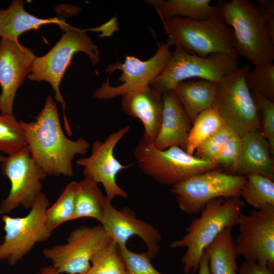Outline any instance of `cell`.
I'll return each instance as SVG.
<instances>
[{
  "label": "cell",
  "mask_w": 274,
  "mask_h": 274,
  "mask_svg": "<svg viewBox=\"0 0 274 274\" xmlns=\"http://www.w3.org/2000/svg\"><path fill=\"white\" fill-rule=\"evenodd\" d=\"M19 121L31 155L45 174L72 177L75 156L86 154L90 144L83 138L72 140L65 136L52 97H47L35 120Z\"/></svg>",
  "instance_id": "1"
},
{
  "label": "cell",
  "mask_w": 274,
  "mask_h": 274,
  "mask_svg": "<svg viewBox=\"0 0 274 274\" xmlns=\"http://www.w3.org/2000/svg\"><path fill=\"white\" fill-rule=\"evenodd\" d=\"M245 203L240 196L219 197L210 201L186 229L181 238L173 241L171 248L186 249L181 262L183 272L194 273L206 249L225 229L238 224Z\"/></svg>",
  "instance_id": "2"
},
{
  "label": "cell",
  "mask_w": 274,
  "mask_h": 274,
  "mask_svg": "<svg viewBox=\"0 0 274 274\" xmlns=\"http://www.w3.org/2000/svg\"><path fill=\"white\" fill-rule=\"evenodd\" d=\"M218 13L232 27L237 55L255 66L263 65L274 59V39L256 3L249 0L219 1Z\"/></svg>",
  "instance_id": "3"
},
{
  "label": "cell",
  "mask_w": 274,
  "mask_h": 274,
  "mask_svg": "<svg viewBox=\"0 0 274 274\" xmlns=\"http://www.w3.org/2000/svg\"><path fill=\"white\" fill-rule=\"evenodd\" d=\"M162 22L166 41L172 45L201 57L222 53L238 59L232 31L219 13L205 20L174 17Z\"/></svg>",
  "instance_id": "4"
},
{
  "label": "cell",
  "mask_w": 274,
  "mask_h": 274,
  "mask_svg": "<svg viewBox=\"0 0 274 274\" xmlns=\"http://www.w3.org/2000/svg\"><path fill=\"white\" fill-rule=\"evenodd\" d=\"M59 27L63 32L61 38L47 54L36 57L27 78L31 81L49 83L54 92V98L64 110L65 104L59 87L74 55L78 52L85 53L93 65L99 62L100 57L97 46L86 33L91 29L75 27L65 21Z\"/></svg>",
  "instance_id": "5"
},
{
  "label": "cell",
  "mask_w": 274,
  "mask_h": 274,
  "mask_svg": "<svg viewBox=\"0 0 274 274\" xmlns=\"http://www.w3.org/2000/svg\"><path fill=\"white\" fill-rule=\"evenodd\" d=\"M133 154L143 173L162 184L172 186L193 176L220 168L215 162L200 159L178 146L158 149L143 136Z\"/></svg>",
  "instance_id": "6"
},
{
  "label": "cell",
  "mask_w": 274,
  "mask_h": 274,
  "mask_svg": "<svg viewBox=\"0 0 274 274\" xmlns=\"http://www.w3.org/2000/svg\"><path fill=\"white\" fill-rule=\"evenodd\" d=\"M238 67L237 59L225 54L215 53L201 57L175 46L165 68L150 85L163 93L173 90L179 83L191 79H203L218 83Z\"/></svg>",
  "instance_id": "7"
},
{
  "label": "cell",
  "mask_w": 274,
  "mask_h": 274,
  "mask_svg": "<svg viewBox=\"0 0 274 274\" xmlns=\"http://www.w3.org/2000/svg\"><path fill=\"white\" fill-rule=\"evenodd\" d=\"M50 205L48 198L42 192L25 216L2 215L5 235L0 244V260H6L9 264L14 265L37 244L49 239L53 232L46 219V212Z\"/></svg>",
  "instance_id": "8"
},
{
  "label": "cell",
  "mask_w": 274,
  "mask_h": 274,
  "mask_svg": "<svg viewBox=\"0 0 274 274\" xmlns=\"http://www.w3.org/2000/svg\"><path fill=\"white\" fill-rule=\"evenodd\" d=\"M249 64L239 66L217 83L216 107L225 124L243 136L260 130V121L251 92L246 83Z\"/></svg>",
  "instance_id": "9"
},
{
  "label": "cell",
  "mask_w": 274,
  "mask_h": 274,
  "mask_svg": "<svg viewBox=\"0 0 274 274\" xmlns=\"http://www.w3.org/2000/svg\"><path fill=\"white\" fill-rule=\"evenodd\" d=\"M246 176L216 168L190 177L172 186L170 191L180 209L192 215L200 212L212 199L240 196Z\"/></svg>",
  "instance_id": "10"
},
{
  "label": "cell",
  "mask_w": 274,
  "mask_h": 274,
  "mask_svg": "<svg viewBox=\"0 0 274 274\" xmlns=\"http://www.w3.org/2000/svg\"><path fill=\"white\" fill-rule=\"evenodd\" d=\"M112 240L101 224L81 226L70 232L65 243L45 248L43 254L59 273L85 274L93 256Z\"/></svg>",
  "instance_id": "11"
},
{
  "label": "cell",
  "mask_w": 274,
  "mask_h": 274,
  "mask_svg": "<svg viewBox=\"0 0 274 274\" xmlns=\"http://www.w3.org/2000/svg\"><path fill=\"white\" fill-rule=\"evenodd\" d=\"M1 173L11 183L7 196L0 203V214L8 215L20 206L31 208L42 192L41 181L46 175L32 158L27 145L5 156Z\"/></svg>",
  "instance_id": "12"
},
{
  "label": "cell",
  "mask_w": 274,
  "mask_h": 274,
  "mask_svg": "<svg viewBox=\"0 0 274 274\" xmlns=\"http://www.w3.org/2000/svg\"><path fill=\"white\" fill-rule=\"evenodd\" d=\"M172 45L166 41L158 42L155 53L149 59L142 60L134 56L126 55L123 62L119 61L110 64L105 70L109 75L119 70L122 72L117 86L111 85L109 76L101 86L94 91L93 97L99 99H110L150 85L165 68L173 52Z\"/></svg>",
  "instance_id": "13"
},
{
  "label": "cell",
  "mask_w": 274,
  "mask_h": 274,
  "mask_svg": "<svg viewBox=\"0 0 274 274\" xmlns=\"http://www.w3.org/2000/svg\"><path fill=\"white\" fill-rule=\"evenodd\" d=\"M237 226V257L274 269V207L242 213Z\"/></svg>",
  "instance_id": "14"
},
{
  "label": "cell",
  "mask_w": 274,
  "mask_h": 274,
  "mask_svg": "<svg viewBox=\"0 0 274 274\" xmlns=\"http://www.w3.org/2000/svg\"><path fill=\"white\" fill-rule=\"evenodd\" d=\"M127 125L110 134L105 141H95L91 153L87 157L78 159L76 163L83 167V175L103 186L107 200L112 203L116 196L126 197L127 193L117 183L116 177L131 165H123L114 156V151L122 138L130 129Z\"/></svg>",
  "instance_id": "15"
},
{
  "label": "cell",
  "mask_w": 274,
  "mask_h": 274,
  "mask_svg": "<svg viewBox=\"0 0 274 274\" xmlns=\"http://www.w3.org/2000/svg\"><path fill=\"white\" fill-rule=\"evenodd\" d=\"M37 56L18 41L0 39V112L13 115V106L18 89L31 72Z\"/></svg>",
  "instance_id": "16"
},
{
  "label": "cell",
  "mask_w": 274,
  "mask_h": 274,
  "mask_svg": "<svg viewBox=\"0 0 274 274\" xmlns=\"http://www.w3.org/2000/svg\"><path fill=\"white\" fill-rule=\"evenodd\" d=\"M100 224L119 248L126 247L127 241L131 236H138L146 244L147 251L151 258L157 256L159 252L161 233L151 224L138 219L128 208L117 210L111 202L107 201Z\"/></svg>",
  "instance_id": "17"
},
{
  "label": "cell",
  "mask_w": 274,
  "mask_h": 274,
  "mask_svg": "<svg viewBox=\"0 0 274 274\" xmlns=\"http://www.w3.org/2000/svg\"><path fill=\"white\" fill-rule=\"evenodd\" d=\"M121 108L125 113L141 121L144 128L143 136L153 144L161 125L162 93L150 85L129 92L122 96Z\"/></svg>",
  "instance_id": "18"
},
{
  "label": "cell",
  "mask_w": 274,
  "mask_h": 274,
  "mask_svg": "<svg viewBox=\"0 0 274 274\" xmlns=\"http://www.w3.org/2000/svg\"><path fill=\"white\" fill-rule=\"evenodd\" d=\"M162 101L161 125L153 145L159 150L178 146L186 151L193 123L174 90L163 93Z\"/></svg>",
  "instance_id": "19"
},
{
  "label": "cell",
  "mask_w": 274,
  "mask_h": 274,
  "mask_svg": "<svg viewBox=\"0 0 274 274\" xmlns=\"http://www.w3.org/2000/svg\"><path fill=\"white\" fill-rule=\"evenodd\" d=\"M241 153L229 174H257L274 181V164L269 144L260 130L248 132L242 137Z\"/></svg>",
  "instance_id": "20"
},
{
  "label": "cell",
  "mask_w": 274,
  "mask_h": 274,
  "mask_svg": "<svg viewBox=\"0 0 274 274\" xmlns=\"http://www.w3.org/2000/svg\"><path fill=\"white\" fill-rule=\"evenodd\" d=\"M193 122L202 111L216 105L217 83L203 79L179 83L173 90Z\"/></svg>",
  "instance_id": "21"
},
{
  "label": "cell",
  "mask_w": 274,
  "mask_h": 274,
  "mask_svg": "<svg viewBox=\"0 0 274 274\" xmlns=\"http://www.w3.org/2000/svg\"><path fill=\"white\" fill-rule=\"evenodd\" d=\"M21 0L13 1L6 9H0V38L18 41L23 33L39 28L43 25L56 24L60 26L64 21L57 17L47 19L37 17L28 13Z\"/></svg>",
  "instance_id": "22"
},
{
  "label": "cell",
  "mask_w": 274,
  "mask_h": 274,
  "mask_svg": "<svg viewBox=\"0 0 274 274\" xmlns=\"http://www.w3.org/2000/svg\"><path fill=\"white\" fill-rule=\"evenodd\" d=\"M154 8L161 21L180 17L192 20L209 19L218 13L217 6L210 0H146Z\"/></svg>",
  "instance_id": "23"
},
{
  "label": "cell",
  "mask_w": 274,
  "mask_h": 274,
  "mask_svg": "<svg viewBox=\"0 0 274 274\" xmlns=\"http://www.w3.org/2000/svg\"><path fill=\"white\" fill-rule=\"evenodd\" d=\"M232 227L223 230L206 249L211 274H237Z\"/></svg>",
  "instance_id": "24"
},
{
  "label": "cell",
  "mask_w": 274,
  "mask_h": 274,
  "mask_svg": "<svg viewBox=\"0 0 274 274\" xmlns=\"http://www.w3.org/2000/svg\"><path fill=\"white\" fill-rule=\"evenodd\" d=\"M98 184L87 176L76 182L75 210L73 220L89 217L101 223L107 200Z\"/></svg>",
  "instance_id": "25"
},
{
  "label": "cell",
  "mask_w": 274,
  "mask_h": 274,
  "mask_svg": "<svg viewBox=\"0 0 274 274\" xmlns=\"http://www.w3.org/2000/svg\"><path fill=\"white\" fill-rule=\"evenodd\" d=\"M246 182L240 192V197L255 210L274 207V182L257 174L245 176Z\"/></svg>",
  "instance_id": "26"
},
{
  "label": "cell",
  "mask_w": 274,
  "mask_h": 274,
  "mask_svg": "<svg viewBox=\"0 0 274 274\" xmlns=\"http://www.w3.org/2000/svg\"><path fill=\"white\" fill-rule=\"evenodd\" d=\"M226 125L215 107L201 112L193 122L186 152L193 155L196 148L206 140Z\"/></svg>",
  "instance_id": "27"
},
{
  "label": "cell",
  "mask_w": 274,
  "mask_h": 274,
  "mask_svg": "<svg viewBox=\"0 0 274 274\" xmlns=\"http://www.w3.org/2000/svg\"><path fill=\"white\" fill-rule=\"evenodd\" d=\"M76 181L69 183L57 199L47 208V223L54 231L62 224L73 220L75 210Z\"/></svg>",
  "instance_id": "28"
},
{
  "label": "cell",
  "mask_w": 274,
  "mask_h": 274,
  "mask_svg": "<svg viewBox=\"0 0 274 274\" xmlns=\"http://www.w3.org/2000/svg\"><path fill=\"white\" fill-rule=\"evenodd\" d=\"M27 146L24 132L14 115L0 114V151L8 155Z\"/></svg>",
  "instance_id": "29"
},
{
  "label": "cell",
  "mask_w": 274,
  "mask_h": 274,
  "mask_svg": "<svg viewBox=\"0 0 274 274\" xmlns=\"http://www.w3.org/2000/svg\"><path fill=\"white\" fill-rule=\"evenodd\" d=\"M85 274H126L116 243L112 241L97 252L91 260V266Z\"/></svg>",
  "instance_id": "30"
},
{
  "label": "cell",
  "mask_w": 274,
  "mask_h": 274,
  "mask_svg": "<svg viewBox=\"0 0 274 274\" xmlns=\"http://www.w3.org/2000/svg\"><path fill=\"white\" fill-rule=\"evenodd\" d=\"M246 83L252 91L258 93L268 99L274 100V64L256 65L248 72Z\"/></svg>",
  "instance_id": "31"
},
{
  "label": "cell",
  "mask_w": 274,
  "mask_h": 274,
  "mask_svg": "<svg viewBox=\"0 0 274 274\" xmlns=\"http://www.w3.org/2000/svg\"><path fill=\"white\" fill-rule=\"evenodd\" d=\"M257 111L260 113L261 133L267 140L272 155L274 154V102L262 95L251 92Z\"/></svg>",
  "instance_id": "32"
},
{
  "label": "cell",
  "mask_w": 274,
  "mask_h": 274,
  "mask_svg": "<svg viewBox=\"0 0 274 274\" xmlns=\"http://www.w3.org/2000/svg\"><path fill=\"white\" fill-rule=\"evenodd\" d=\"M126 274H162L152 265L148 252L136 253L127 246L118 247Z\"/></svg>",
  "instance_id": "33"
},
{
  "label": "cell",
  "mask_w": 274,
  "mask_h": 274,
  "mask_svg": "<svg viewBox=\"0 0 274 274\" xmlns=\"http://www.w3.org/2000/svg\"><path fill=\"white\" fill-rule=\"evenodd\" d=\"M233 133L227 125L224 126L202 142L195 150L194 155L201 159L215 162L226 141Z\"/></svg>",
  "instance_id": "34"
},
{
  "label": "cell",
  "mask_w": 274,
  "mask_h": 274,
  "mask_svg": "<svg viewBox=\"0 0 274 274\" xmlns=\"http://www.w3.org/2000/svg\"><path fill=\"white\" fill-rule=\"evenodd\" d=\"M242 138L233 133L227 139L215 162L221 168H227L228 171L237 161L242 149Z\"/></svg>",
  "instance_id": "35"
},
{
  "label": "cell",
  "mask_w": 274,
  "mask_h": 274,
  "mask_svg": "<svg viewBox=\"0 0 274 274\" xmlns=\"http://www.w3.org/2000/svg\"><path fill=\"white\" fill-rule=\"evenodd\" d=\"M257 6L265 19L270 36L274 39V1L258 0Z\"/></svg>",
  "instance_id": "36"
},
{
  "label": "cell",
  "mask_w": 274,
  "mask_h": 274,
  "mask_svg": "<svg viewBox=\"0 0 274 274\" xmlns=\"http://www.w3.org/2000/svg\"><path fill=\"white\" fill-rule=\"evenodd\" d=\"M237 274H274V269L254 261L245 260L238 268Z\"/></svg>",
  "instance_id": "37"
},
{
  "label": "cell",
  "mask_w": 274,
  "mask_h": 274,
  "mask_svg": "<svg viewBox=\"0 0 274 274\" xmlns=\"http://www.w3.org/2000/svg\"><path fill=\"white\" fill-rule=\"evenodd\" d=\"M198 270V274H211L209 267L208 257L204 251L201 257Z\"/></svg>",
  "instance_id": "38"
},
{
  "label": "cell",
  "mask_w": 274,
  "mask_h": 274,
  "mask_svg": "<svg viewBox=\"0 0 274 274\" xmlns=\"http://www.w3.org/2000/svg\"><path fill=\"white\" fill-rule=\"evenodd\" d=\"M35 274H60L52 265L43 267L39 271Z\"/></svg>",
  "instance_id": "39"
},
{
  "label": "cell",
  "mask_w": 274,
  "mask_h": 274,
  "mask_svg": "<svg viewBox=\"0 0 274 274\" xmlns=\"http://www.w3.org/2000/svg\"><path fill=\"white\" fill-rule=\"evenodd\" d=\"M5 156H3V155H2L1 154H0V162H1L4 159Z\"/></svg>",
  "instance_id": "40"
}]
</instances>
